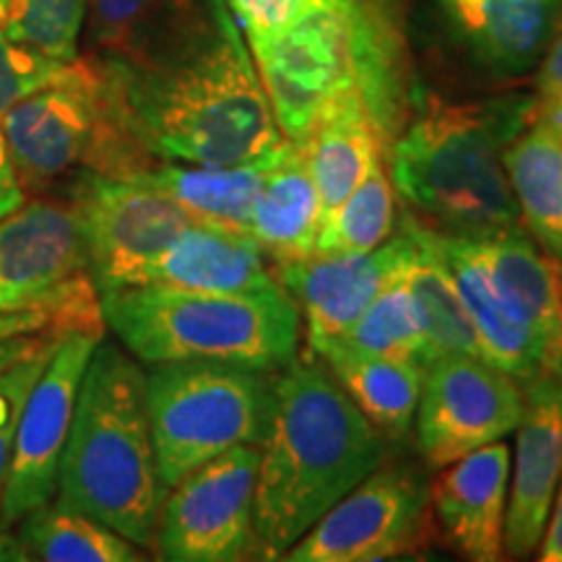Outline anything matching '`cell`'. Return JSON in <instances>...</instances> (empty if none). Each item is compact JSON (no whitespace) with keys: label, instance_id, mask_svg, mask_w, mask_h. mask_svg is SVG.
I'll use <instances>...</instances> for the list:
<instances>
[{"label":"cell","instance_id":"obj_1","mask_svg":"<svg viewBox=\"0 0 562 562\" xmlns=\"http://www.w3.org/2000/svg\"><path fill=\"white\" fill-rule=\"evenodd\" d=\"M91 66L112 133L102 175L151 159L243 165L286 140L224 0H172L138 40Z\"/></svg>","mask_w":562,"mask_h":562},{"label":"cell","instance_id":"obj_2","mask_svg":"<svg viewBox=\"0 0 562 562\" xmlns=\"http://www.w3.org/2000/svg\"><path fill=\"white\" fill-rule=\"evenodd\" d=\"M381 461V435L347 391L318 362H286L258 463L256 560L284 558Z\"/></svg>","mask_w":562,"mask_h":562},{"label":"cell","instance_id":"obj_3","mask_svg":"<svg viewBox=\"0 0 562 562\" xmlns=\"http://www.w3.org/2000/svg\"><path fill=\"white\" fill-rule=\"evenodd\" d=\"M533 112V94L432 104L393 146V186L440 235L490 240L524 229L503 154Z\"/></svg>","mask_w":562,"mask_h":562},{"label":"cell","instance_id":"obj_4","mask_svg":"<svg viewBox=\"0 0 562 562\" xmlns=\"http://www.w3.org/2000/svg\"><path fill=\"white\" fill-rule=\"evenodd\" d=\"M55 497L108 524L140 550H154L165 487L151 438L146 372L104 336L83 372Z\"/></svg>","mask_w":562,"mask_h":562},{"label":"cell","instance_id":"obj_5","mask_svg":"<svg viewBox=\"0 0 562 562\" xmlns=\"http://www.w3.org/2000/svg\"><path fill=\"white\" fill-rule=\"evenodd\" d=\"M102 321L138 362H227L281 370L297 357L300 307L281 284L195 292L165 284L100 292Z\"/></svg>","mask_w":562,"mask_h":562},{"label":"cell","instance_id":"obj_6","mask_svg":"<svg viewBox=\"0 0 562 562\" xmlns=\"http://www.w3.org/2000/svg\"><path fill=\"white\" fill-rule=\"evenodd\" d=\"M271 372L227 362H161L146 372L151 438L165 492L237 446H263L271 430Z\"/></svg>","mask_w":562,"mask_h":562},{"label":"cell","instance_id":"obj_7","mask_svg":"<svg viewBox=\"0 0 562 562\" xmlns=\"http://www.w3.org/2000/svg\"><path fill=\"white\" fill-rule=\"evenodd\" d=\"M261 446L209 459L165 492L154 550L170 562L256 558V482Z\"/></svg>","mask_w":562,"mask_h":562},{"label":"cell","instance_id":"obj_8","mask_svg":"<svg viewBox=\"0 0 562 562\" xmlns=\"http://www.w3.org/2000/svg\"><path fill=\"white\" fill-rule=\"evenodd\" d=\"M70 203L79 214L97 292L138 286L149 266L199 220L151 188L89 170Z\"/></svg>","mask_w":562,"mask_h":562},{"label":"cell","instance_id":"obj_9","mask_svg":"<svg viewBox=\"0 0 562 562\" xmlns=\"http://www.w3.org/2000/svg\"><path fill=\"white\" fill-rule=\"evenodd\" d=\"M0 131L24 191H40L79 167L94 170L112 136L94 66L76 60L63 79L5 112Z\"/></svg>","mask_w":562,"mask_h":562},{"label":"cell","instance_id":"obj_10","mask_svg":"<svg viewBox=\"0 0 562 562\" xmlns=\"http://www.w3.org/2000/svg\"><path fill=\"white\" fill-rule=\"evenodd\" d=\"M248 47L273 117L290 140L311 136L323 110L355 83L344 0L323 3Z\"/></svg>","mask_w":562,"mask_h":562},{"label":"cell","instance_id":"obj_11","mask_svg":"<svg viewBox=\"0 0 562 562\" xmlns=\"http://www.w3.org/2000/svg\"><path fill=\"white\" fill-rule=\"evenodd\" d=\"M102 331H66L32 385L21 412L9 476L0 490V526H16L26 513L58 495V472L83 372Z\"/></svg>","mask_w":562,"mask_h":562},{"label":"cell","instance_id":"obj_12","mask_svg":"<svg viewBox=\"0 0 562 562\" xmlns=\"http://www.w3.org/2000/svg\"><path fill=\"white\" fill-rule=\"evenodd\" d=\"M524 417V385L469 355L438 357L417 406L419 451L432 469L503 440Z\"/></svg>","mask_w":562,"mask_h":562},{"label":"cell","instance_id":"obj_13","mask_svg":"<svg viewBox=\"0 0 562 562\" xmlns=\"http://www.w3.org/2000/svg\"><path fill=\"white\" fill-rule=\"evenodd\" d=\"M430 487L409 469H375L347 492L281 560L372 562L414 550L422 539Z\"/></svg>","mask_w":562,"mask_h":562},{"label":"cell","instance_id":"obj_14","mask_svg":"<svg viewBox=\"0 0 562 562\" xmlns=\"http://www.w3.org/2000/svg\"><path fill=\"white\" fill-rule=\"evenodd\" d=\"M414 250L409 229L368 252H315L311 258L279 263L277 279L305 315L307 344L315 351L341 336L406 269Z\"/></svg>","mask_w":562,"mask_h":562},{"label":"cell","instance_id":"obj_15","mask_svg":"<svg viewBox=\"0 0 562 562\" xmlns=\"http://www.w3.org/2000/svg\"><path fill=\"white\" fill-rule=\"evenodd\" d=\"M516 432L503 547L505 558L526 560L542 542L562 476V375L542 372L524 383V417Z\"/></svg>","mask_w":562,"mask_h":562},{"label":"cell","instance_id":"obj_16","mask_svg":"<svg viewBox=\"0 0 562 562\" xmlns=\"http://www.w3.org/2000/svg\"><path fill=\"white\" fill-rule=\"evenodd\" d=\"M0 281L42 297L94 286L74 203L34 199L0 216Z\"/></svg>","mask_w":562,"mask_h":562},{"label":"cell","instance_id":"obj_17","mask_svg":"<svg viewBox=\"0 0 562 562\" xmlns=\"http://www.w3.org/2000/svg\"><path fill=\"white\" fill-rule=\"evenodd\" d=\"M442 469L430 487V505L446 542L472 562L503 560L510 448L495 440Z\"/></svg>","mask_w":562,"mask_h":562},{"label":"cell","instance_id":"obj_18","mask_svg":"<svg viewBox=\"0 0 562 562\" xmlns=\"http://www.w3.org/2000/svg\"><path fill=\"white\" fill-rule=\"evenodd\" d=\"M453 40L495 79L539 68L562 30V0H435Z\"/></svg>","mask_w":562,"mask_h":562},{"label":"cell","instance_id":"obj_19","mask_svg":"<svg viewBox=\"0 0 562 562\" xmlns=\"http://www.w3.org/2000/svg\"><path fill=\"white\" fill-rule=\"evenodd\" d=\"M469 243L495 290L537 334L547 355V370L562 375V266L526 227Z\"/></svg>","mask_w":562,"mask_h":562},{"label":"cell","instance_id":"obj_20","mask_svg":"<svg viewBox=\"0 0 562 562\" xmlns=\"http://www.w3.org/2000/svg\"><path fill=\"white\" fill-rule=\"evenodd\" d=\"M140 284L240 294L271 290L279 281L269 256L245 232L195 222L146 269Z\"/></svg>","mask_w":562,"mask_h":562},{"label":"cell","instance_id":"obj_21","mask_svg":"<svg viewBox=\"0 0 562 562\" xmlns=\"http://www.w3.org/2000/svg\"><path fill=\"white\" fill-rule=\"evenodd\" d=\"M435 243H438L442 258L451 269L456 290H459L463 307L472 318L482 347V360L490 362L492 368L508 372L521 385L542 375V372H550L537 334L495 290L487 269L476 258L472 243L461 240V237L440 235V232H435Z\"/></svg>","mask_w":562,"mask_h":562},{"label":"cell","instance_id":"obj_22","mask_svg":"<svg viewBox=\"0 0 562 562\" xmlns=\"http://www.w3.org/2000/svg\"><path fill=\"white\" fill-rule=\"evenodd\" d=\"M321 222L323 206L305 144L286 138L266 172L245 232L269 261L292 263L315 256Z\"/></svg>","mask_w":562,"mask_h":562},{"label":"cell","instance_id":"obj_23","mask_svg":"<svg viewBox=\"0 0 562 562\" xmlns=\"http://www.w3.org/2000/svg\"><path fill=\"white\" fill-rule=\"evenodd\" d=\"M277 151L266 154L261 159L243 161V165H188V161L151 159L131 167V170L115 172L112 178L138 182V186L167 195L186 211H191L199 222L245 232L252 203L261 193L266 172H269Z\"/></svg>","mask_w":562,"mask_h":562},{"label":"cell","instance_id":"obj_24","mask_svg":"<svg viewBox=\"0 0 562 562\" xmlns=\"http://www.w3.org/2000/svg\"><path fill=\"white\" fill-rule=\"evenodd\" d=\"M503 161L526 232L562 266V121L533 112Z\"/></svg>","mask_w":562,"mask_h":562},{"label":"cell","instance_id":"obj_25","mask_svg":"<svg viewBox=\"0 0 562 562\" xmlns=\"http://www.w3.org/2000/svg\"><path fill=\"white\" fill-rule=\"evenodd\" d=\"M302 144L307 149L323 216H326L368 178L378 161L375 121L357 81L336 94Z\"/></svg>","mask_w":562,"mask_h":562},{"label":"cell","instance_id":"obj_26","mask_svg":"<svg viewBox=\"0 0 562 562\" xmlns=\"http://www.w3.org/2000/svg\"><path fill=\"white\" fill-rule=\"evenodd\" d=\"M404 227L409 229L414 240L404 279L409 284L414 302H417L432 362L446 355H469L482 360L480 339H476L461 294L456 290L451 269H448L446 258L435 243V232L427 224L414 220H406Z\"/></svg>","mask_w":562,"mask_h":562},{"label":"cell","instance_id":"obj_27","mask_svg":"<svg viewBox=\"0 0 562 562\" xmlns=\"http://www.w3.org/2000/svg\"><path fill=\"white\" fill-rule=\"evenodd\" d=\"M321 360L372 425L389 435L409 430L425 389L427 370L422 364L362 355H328Z\"/></svg>","mask_w":562,"mask_h":562},{"label":"cell","instance_id":"obj_28","mask_svg":"<svg viewBox=\"0 0 562 562\" xmlns=\"http://www.w3.org/2000/svg\"><path fill=\"white\" fill-rule=\"evenodd\" d=\"M32 560L42 562H138L146 554L123 533L89 513L53 497L16 524Z\"/></svg>","mask_w":562,"mask_h":562},{"label":"cell","instance_id":"obj_29","mask_svg":"<svg viewBox=\"0 0 562 562\" xmlns=\"http://www.w3.org/2000/svg\"><path fill=\"white\" fill-rule=\"evenodd\" d=\"M315 355L393 357V360L417 362L425 370L430 368L432 355L404 271L383 286L347 331L315 349Z\"/></svg>","mask_w":562,"mask_h":562},{"label":"cell","instance_id":"obj_30","mask_svg":"<svg viewBox=\"0 0 562 562\" xmlns=\"http://www.w3.org/2000/svg\"><path fill=\"white\" fill-rule=\"evenodd\" d=\"M393 232V188L381 159L360 186L323 216L315 252H368Z\"/></svg>","mask_w":562,"mask_h":562},{"label":"cell","instance_id":"obj_31","mask_svg":"<svg viewBox=\"0 0 562 562\" xmlns=\"http://www.w3.org/2000/svg\"><path fill=\"white\" fill-rule=\"evenodd\" d=\"M87 13L89 0H13L0 30L32 50L74 63Z\"/></svg>","mask_w":562,"mask_h":562},{"label":"cell","instance_id":"obj_32","mask_svg":"<svg viewBox=\"0 0 562 562\" xmlns=\"http://www.w3.org/2000/svg\"><path fill=\"white\" fill-rule=\"evenodd\" d=\"M74 66L76 60H55L50 55L11 40L0 30V121L21 100L45 89L47 83L63 79Z\"/></svg>","mask_w":562,"mask_h":562},{"label":"cell","instance_id":"obj_33","mask_svg":"<svg viewBox=\"0 0 562 562\" xmlns=\"http://www.w3.org/2000/svg\"><path fill=\"white\" fill-rule=\"evenodd\" d=\"M172 0H89V34L100 53L121 50L138 40Z\"/></svg>","mask_w":562,"mask_h":562},{"label":"cell","instance_id":"obj_34","mask_svg":"<svg viewBox=\"0 0 562 562\" xmlns=\"http://www.w3.org/2000/svg\"><path fill=\"white\" fill-rule=\"evenodd\" d=\"M63 334L53 336L45 347H40L34 355L24 357V360L13 364L5 372H0V490H3L5 476H9L11 456H13V440H16L19 419L24 412L26 396H30L32 385L45 370L47 360L58 347Z\"/></svg>","mask_w":562,"mask_h":562},{"label":"cell","instance_id":"obj_35","mask_svg":"<svg viewBox=\"0 0 562 562\" xmlns=\"http://www.w3.org/2000/svg\"><path fill=\"white\" fill-rule=\"evenodd\" d=\"M245 34V42L271 37L294 24L307 11L331 0H224Z\"/></svg>","mask_w":562,"mask_h":562},{"label":"cell","instance_id":"obj_36","mask_svg":"<svg viewBox=\"0 0 562 562\" xmlns=\"http://www.w3.org/2000/svg\"><path fill=\"white\" fill-rule=\"evenodd\" d=\"M40 331H102L104 321L60 307H26V311L0 313V341Z\"/></svg>","mask_w":562,"mask_h":562},{"label":"cell","instance_id":"obj_37","mask_svg":"<svg viewBox=\"0 0 562 562\" xmlns=\"http://www.w3.org/2000/svg\"><path fill=\"white\" fill-rule=\"evenodd\" d=\"M26 307H60V311H74L81 315H97V318H102L100 292H97L94 286L83 292L63 294V297H42V294L13 290L5 281H0V313L26 311Z\"/></svg>","mask_w":562,"mask_h":562},{"label":"cell","instance_id":"obj_38","mask_svg":"<svg viewBox=\"0 0 562 562\" xmlns=\"http://www.w3.org/2000/svg\"><path fill=\"white\" fill-rule=\"evenodd\" d=\"M537 74V112L562 121V30L544 53Z\"/></svg>","mask_w":562,"mask_h":562},{"label":"cell","instance_id":"obj_39","mask_svg":"<svg viewBox=\"0 0 562 562\" xmlns=\"http://www.w3.org/2000/svg\"><path fill=\"white\" fill-rule=\"evenodd\" d=\"M24 201L26 191L24 186H21L16 170H13L9 146H5L3 131H0V216L11 214V211L19 209Z\"/></svg>","mask_w":562,"mask_h":562},{"label":"cell","instance_id":"obj_40","mask_svg":"<svg viewBox=\"0 0 562 562\" xmlns=\"http://www.w3.org/2000/svg\"><path fill=\"white\" fill-rule=\"evenodd\" d=\"M539 560L542 562H562V476L554 492L550 518H547L542 542H539Z\"/></svg>","mask_w":562,"mask_h":562},{"label":"cell","instance_id":"obj_41","mask_svg":"<svg viewBox=\"0 0 562 562\" xmlns=\"http://www.w3.org/2000/svg\"><path fill=\"white\" fill-rule=\"evenodd\" d=\"M58 334H66V331H40V334H26V336H16V339L0 341V372L13 368V364L24 360V357L34 355V351L45 347V344Z\"/></svg>","mask_w":562,"mask_h":562},{"label":"cell","instance_id":"obj_42","mask_svg":"<svg viewBox=\"0 0 562 562\" xmlns=\"http://www.w3.org/2000/svg\"><path fill=\"white\" fill-rule=\"evenodd\" d=\"M0 562H32L24 539L13 531V526H0Z\"/></svg>","mask_w":562,"mask_h":562},{"label":"cell","instance_id":"obj_43","mask_svg":"<svg viewBox=\"0 0 562 562\" xmlns=\"http://www.w3.org/2000/svg\"><path fill=\"white\" fill-rule=\"evenodd\" d=\"M13 0H0V26H3L5 16H9V9H11Z\"/></svg>","mask_w":562,"mask_h":562}]
</instances>
